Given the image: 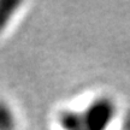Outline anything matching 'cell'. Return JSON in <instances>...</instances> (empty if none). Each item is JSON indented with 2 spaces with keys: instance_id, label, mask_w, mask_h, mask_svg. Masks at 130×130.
I'll return each mask as SVG.
<instances>
[{
  "instance_id": "cell-1",
  "label": "cell",
  "mask_w": 130,
  "mask_h": 130,
  "mask_svg": "<svg viewBox=\"0 0 130 130\" xmlns=\"http://www.w3.org/2000/svg\"><path fill=\"white\" fill-rule=\"evenodd\" d=\"M117 113L115 101L108 96H100L82 111L84 130H106Z\"/></svg>"
},
{
  "instance_id": "cell-2",
  "label": "cell",
  "mask_w": 130,
  "mask_h": 130,
  "mask_svg": "<svg viewBox=\"0 0 130 130\" xmlns=\"http://www.w3.org/2000/svg\"><path fill=\"white\" fill-rule=\"evenodd\" d=\"M21 3L13 0H0V32L7 28L14 14L17 13Z\"/></svg>"
},
{
  "instance_id": "cell-3",
  "label": "cell",
  "mask_w": 130,
  "mask_h": 130,
  "mask_svg": "<svg viewBox=\"0 0 130 130\" xmlns=\"http://www.w3.org/2000/svg\"><path fill=\"white\" fill-rule=\"evenodd\" d=\"M59 124L63 130H84L82 112L64 111L59 117Z\"/></svg>"
},
{
  "instance_id": "cell-4",
  "label": "cell",
  "mask_w": 130,
  "mask_h": 130,
  "mask_svg": "<svg viewBox=\"0 0 130 130\" xmlns=\"http://www.w3.org/2000/svg\"><path fill=\"white\" fill-rule=\"evenodd\" d=\"M17 118L12 107L4 100H0V130H16Z\"/></svg>"
},
{
  "instance_id": "cell-5",
  "label": "cell",
  "mask_w": 130,
  "mask_h": 130,
  "mask_svg": "<svg viewBox=\"0 0 130 130\" xmlns=\"http://www.w3.org/2000/svg\"><path fill=\"white\" fill-rule=\"evenodd\" d=\"M122 128H123V130H130V112H128L124 117Z\"/></svg>"
}]
</instances>
